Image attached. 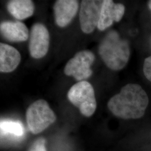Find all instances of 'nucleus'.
I'll return each instance as SVG.
<instances>
[{
    "label": "nucleus",
    "instance_id": "2eb2a0df",
    "mask_svg": "<svg viewBox=\"0 0 151 151\" xmlns=\"http://www.w3.org/2000/svg\"><path fill=\"white\" fill-rule=\"evenodd\" d=\"M143 70L146 78L151 82V56L146 58L145 60Z\"/></svg>",
    "mask_w": 151,
    "mask_h": 151
},
{
    "label": "nucleus",
    "instance_id": "4468645a",
    "mask_svg": "<svg viewBox=\"0 0 151 151\" xmlns=\"http://www.w3.org/2000/svg\"><path fill=\"white\" fill-rule=\"evenodd\" d=\"M29 151H47L45 139L40 138L35 140L30 147Z\"/></svg>",
    "mask_w": 151,
    "mask_h": 151
},
{
    "label": "nucleus",
    "instance_id": "0eeeda50",
    "mask_svg": "<svg viewBox=\"0 0 151 151\" xmlns=\"http://www.w3.org/2000/svg\"><path fill=\"white\" fill-rule=\"evenodd\" d=\"M103 1L84 0L81 2L79 19L81 30L90 34L97 27Z\"/></svg>",
    "mask_w": 151,
    "mask_h": 151
},
{
    "label": "nucleus",
    "instance_id": "ddd939ff",
    "mask_svg": "<svg viewBox=\"0 0 151 151\" xmlns=\"http://www.w3.org/2000/svg\"><path fill=\"white\" fill-rule=\"evenodd\" d=\"M1 135H12L16 137H20L24 133L23 125L19 121H13L10 120H1Z\"/></svg>",
    "mask_w": 151,
    "mask_h": 151
},
{
    "label": "nucleus",
    "instance_id": "423d86ee",
    "mask_svg": "<svg viewBox=\"0 0 151 151\" xmlns=\"http://www.w3.org/2000/svg\"><path fill=\"white\" fill-rule=\"evenodd\" d=\"M50 36L47 28L43 24L36 23L32 26L29 34V51L35 59L44 57L48 51Z\"/></svg>",
    "mask_w": 151,
    "mask_h": 151
},
{
    "label": "nucleus",
    "instance_id": "9b49d317",
    "mask_svg": "<svg viewBox=\"0 0 151 151\" xmlns=\"http://www.w3.org/2000/svg\"><path fill=\"white\" fill-rule=\"evenodd\" d=\"M21 61V55L14 47L0 44V71L9 73L16 70Z\"/></svg>",
    "mask_w": 151,
    "mask_h": 151
},
{
    "label": "nucleus",
    "instance_id": "39448f33",
    "mask_svg": "<svg viewBox=\"0 0 151 151\" xmlns=\"http://www.w3.org/2000/svg\"><path fill=\"white\" fill-rule=\"evenodd\" d=\"M95 59V55L90 50H84L77 53L65 65V75L72 76L80 82L87 79L92 75L91 66Z\"/></svg>",
    "mask_w": 151,
    "mask_h": 151
},
{
    "label": "nucleus",
    "instance_id": "7ed1b4c3",
    "mask_svg": "<svg viewBox=\"0 0 151 151\" xmlns=\"http://www.w3.org/2000/svg\"><path fill=\"white\" fill-rule=\"evenodd\" d=\"M27 126L34 134H37L47 129L56 120L54 111L48 103L41 99L32 104L26 112Z\"/></svg>",
    "mask_w": 151,
    "mask_h": 151
},
{
    "label": "nucleus",
    "instance_id": "f03ea898",
    "mask_svg": "<svg viewBox=\"0 0 151 151\" xmlns=\"http://www.w3.org/2000/svg\"><path fill=\"white\" fill-rule=\"evenodd\" d=\"M99 53L109 68L121 70L129 60V44L127 40L120 37L116 31L112 30L101 40L99 47Z\"/></svg>",
    "mask_w": 151,
    "mask_h": 151
},
{
    "label": "nucleus",
    "instance_id": "f257e3e1",
    "mask_svg": "<svg viewBox=\"0 0 151 151\" xmlns=\"http://www.w3.org/2000/svg\"><path fill=\"white\" fill-rule=\"evenodd\" d=\"M149 104L145 90L136 83H128L108 101V108L114 116L123 119L143 117Z\"/></svg>",
    "mask_w": 151,
    "mask_h": 151
},
{
    "label": "nucleus",
    "instance_id": "9d476101",
    "mask_svg": "<svg viewBox=\"0 0 151 151\" xmlns=\"http://www.w3.org/2000/svg\"><path fill=\"white\" fill-rule=\"evenodd\" d=\"M0 32L4 38L12 42H25L30 34L25 24L18 21L2 22L0 25Z\"/></svg>",
    "mask_w": 151,
    "mask_h": 151
},
{
    "label": "nucleus",
    "instance_id": "20e7f679",
    "mask_svg": "<svg viewBox=\"0 0 151 151\" xmlns=\"http://www.w3.org/2000/svg\"><path fill=\"white\" fill-rule=\"evenodd\" d=\"M68 99L81 113L86 117H90L96 111L97 103L95 91L90 83L80 81L70 87L68 92Z\"/></svg>",
    "mask_w": 151,
    "mask_h": 151
},
{
    "label": "nucleus",
    "instance_id": "f8f14e48",
    "mask_svg": "<svg viewBox=\"0 0 151 151\" xmlns=\"http://www.w3.org/2000/svg\"><path fill=\"white\" fill-rule=\"evenodd\" d=\"M10 14L17 20H24L32 16L35 6L31 0H12L7 4Z\"/></svg>",
    "mask_w": 151,
    "mask_h": 151
},
{
    "label": "nucleus",
    "instance_id": "6e6552de",
    "mask_svg": "<svg viewBox=\"0 0 151 151\" xmlns=\"http://www.w3.org/2000/svg\"><path fill=\"white\" fill-rule=\"evenodd\" d=\"M125 13V6L120 3H115L111 0L103 1L97 28L104 31L111 26L114 22H119Z\"/></svg>",
    "mask_w": 151,
    "mask_h": 151
},
{
    "label": "nucleus",
    "instance_id": "1a4fd4ad",
    "mask_svg": "<svg viewBox=\"0 0 151 151\" xmlns=\"http://www.w3.org/2000/svg\"><path fill=\"white\" fill-rule=\"evenodd\" d=\"M53 9L56 24L64 27L75 17L78 9V2L75 0H58L54 4Z\"/></svg>",
    "mask_w": 151,
    "mask_h": 151
},
{
    "label": "nucleus",
    "instance_id": "dca6fc26",
    "mask_svg": "<svg viewBox=\"0 0 151 151\" xmlns=\"http://www.w3.org/2000/svg\"><path fill=\"white\" fill-rule=\"evenodd\" d=\"M148 6H149L150 9L151 10V1H150L149 2V3H148Z\"/></svg>",
    "mask_w": 151,
    "mask_h": 151
}]
</instances>
